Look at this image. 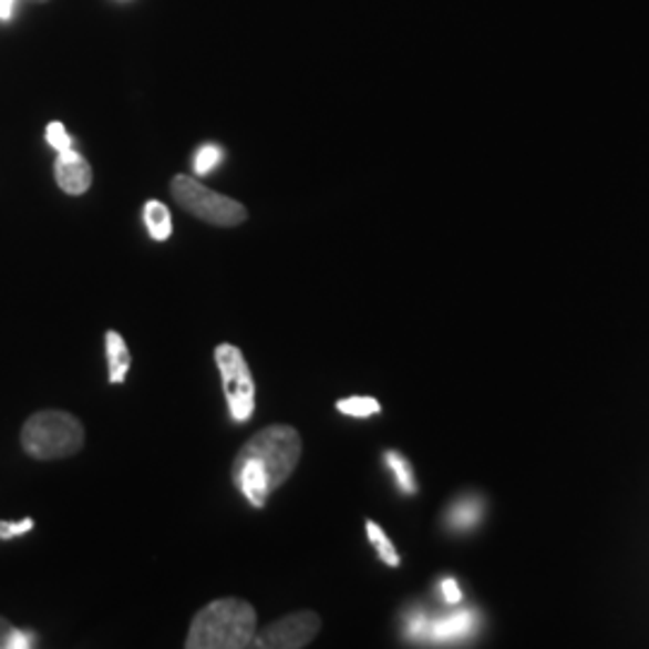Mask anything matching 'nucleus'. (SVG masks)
Listing matches in <instances>:
<instances>
[{"label":"nucleus","mask_w":649,"mask_h":649,"mask_svg":"<svg viewBox=\"0 0 649 649\" xmlns=\"http://www.w3.org/2000/svg\"><path fill=\"white\" fill-rule=\"evenodd\" d=\"M258 632V614L244 599H215L193 616L188 649H246Z\"/></svg>","instance_id":"f03ea898"},{"label":"nucleus","mask_w":649,"mask_h":649,"mask_svg":"<svg viewBox=\"0 0 649 649\" xmlns=\"http://www.w3.org/2000/svg\"><path fill=\"white\" fill-rule=\"evenodd\" d=\"M439 595L443 599V604L447 606H460L462 599H464V591L460 587V583L455 580V577H441L439 580Z\"/></svg>","instance_id":"f3484780"},{"label":"nucleus","mask_w":649,"mask_h":649,"mask_svg":"<svg viewBox=\"0 0 649 649\" xmlns=\"http://www.w3.org/2000/svg\"><path fill=\"white\" fill-rule=\"evenodd\" d=\"M47 143H49L55 152H65V150L73 147V137L68 135V131H65V125H63V123L53 121V123L47 125Z\"/></svg>","instance_id":"dca6fc26"},{"label":"nucleus","mask_w":649,"mask_h":649,"mask_svg":"<svg viewBox=\"0 0 649 649\" xmlns=\"http://www.w3.org/2000/svg\"><path fill=\"white\" fill-rule=\"evenodd\" d=\"M301 435L287 423H272L258 431L253 439L238 450L231 476L238 493L253 505L265 507L267 498L287 484V478L299 467L301 460Z\"/></svg>","instance_id":"f257e3e1"},{"label":"nucleus","mask_w":649,"mask_h":649,"mask_svg":"<svg viewBox=\"0 0 649 649\" xmlns=\"http://www.w3.org/2000/svg\"><path fill=\"white\" fill-rule=\"evenodd\" d=\"M12 630H16V626H12L8 618L0 616V649H8V642H10Z\"/></svg>","instance_id":"aec40b11"},{"label":"nucleus","mask_w":649,"mask_h":649,"mask_svg":"<svg viewBox=\"0 0 649 649\" xmlns=\"http://www.w3.org/2000/svg\"><path fill=\"white\" fill-rule=\"evenodd\" d=\"M84 445V426L73 414L61 409H44L24 421L22 447L24 453L41 460H65L78 455Z\"/></svg>","instance_id":"7ed1b4c3"},{"label":"nucleus","mask_w":649,"mask_h":649,"mask_svg":"<svg viewBox=\"0 0 649 649\" xmlns=\"http://www.w3.org/2000/svg\"><path fill=\"white\" fill-rule=\"evenodd\" d=\"M143 219H145V227L150 231V236L154 241H168L174 231V222H172V212L168 207L159 200H150L143 207Z\"/></svg>","instance_id":"9b49d317"},{"label":"nucleus","mask_w":649,"mask_h":649,"mask_svg":"<svg viewBox=\"0 0 649 649\" xmlns=\"http://www.w3.org/2000/svg\"><path fill=\"white\" fill-rule=\"evenodd\" d=\"M334 409L344 416H354V419H369L383 412V406L375 398H344L334 404Z\"/></svg>","instance_id":"4468645a"},{"label":"nucleus","mask_w":649,"mask_h":649,"mask_svg":"<svg viewBox=\"0 0 649 649\" xmlns=\"http://www.w3.org/2000/svg\"><path fill=\"white\" fill-rule=\"evenodd\" d=\"M322 620L316 611H296L275 620L265 630L256 632L253 647L260 649H301L316 640Z\"/></svg>","instance_id":"0eeeda50"},{"label":"nucleus","mask_w":649,"mask_h":649,"mask_svg":"<svg viewBox=\"0 0 649 649\" xmlns=\"http://www.w3.org/2000/svg\"><path fill=\"white\" fill-rule=\"evenodd\" d=\"M37 3H47V0H37Z\"/></svg>","instance_id":"4be33fe9"},{"label":"nucleus","mask_w":649,"mask_h":649,"mask_svg":"<svg viewBox=\"0 0 649 649\" xmlns=\"http://www.w3.org/2000/svg\"><path fill=\"white\" fill-rule=\"evenodd\" d=\"M486 505L478 496H464L447 507L445 513V525L450 532L455 534H467L482 525Z\"/></svg>","instance_id":"1a4fd4ad"},{"label":"nucleus","mask_w":649,"mask_h":649,"mask_svg":"<svg viewBox=\"0 0 649 649\" xmlns=\"http://www.w3.org/2000/svg\"><path fill=\"white\" fill-rule=\"evenodd\" d=\"M104 347H106V359H109V383L121 385L125 383L131 371V351L125 344L123 337L116 330H109L104 334Z\"/></svg>","instance_id":"9d476101"},{"label":"nucleus","mask_w":649,"mask_h":649,"mask_svg":"<svg viewBox=\"0 0 649 649\" xmlns=\"http://www.w3.org/2000/svg\"><path fill=\"white\" fill-rule=\"evenodd\" d=\"M172 195L181 209H186L195 219L212 224V227L231 229L248 219V209L241 203L234 200L229 195L215 193L212 188L203 186L197 178L186 174L174 176Z\"/></svg>","instance_id":"20e7f679"},{"label":"nucleus","mask_w":649,"mask_h":649,"mask_svg":"<svg viewBox=\"0 0 649 649\" xmlns=\"http://www.w3.org/2000/svg\"><path fill=\"white\" fill-rule=\"evenodd\" d=\"M34 529V519L24 517L20 522H3L0 519V539H16V536H22L27 532Z\"/></svg>","instance_id":"a211bd4d"},{"label":"nucleus","mask_w":649,"mask_h":649,"mask_svg":"<svg viewBox=\"0 0 649 649\" xmlns=\"http://www.w3.org/2000/svg\"><path fill=\"white\" fill-rule=\"evenodd\" d=\"M16 6H18V0H0V22H8L12 18Z\"/></svg>","instance_id":"412c9836"},{"label":"nucleus","mask_w":649,"mask_h":649,"mask_svg":"<svg viewBox=\"0 0 649 649\" xmlns=\"http://www.w3.org/2000/svg\"><path fill=\"white\" fill-rule=\"evenodd\" d=\"M224 162V150L219 145H203L200 150L195 152V159H193V168L197 176H207L215 172V168Z\"/></svg>","instance_id":"2eb2a0df"},{"label":"nucleus","mask_w":649,"mask_h":649,"mask_svg":"<svg viewBox=\"0 0 649 649\" xmlns=\"http://www.w3.org/2000/svg\"><path fill=\"white\" fill-rule=\"evenodd\" d=\"M55 183L65 195H84L92 188V166L73 147L59 152V159L53 164Z\"/></svg>","instance_id":"6e6552de"},{"label":"nucleus","mask_w":649,"mask_h":649,"mask_svg":"<svg viewBox=\"0 0 649 649\" xmlns=\"http://www.w3.org/2000/svg\"><path fill=\"white\" fill-rule=\"evenodd\" d=\"M365 534H369V542L373 544L378 558L385 563V566L390 568H400L402 566V558L398 554V548H394V544L390 542V536L385 534V529L378 525V522L369 519L365 522Z\"/></svg>","instance_id":"ddd939ff"},{"label":"nucleus","mask_w":649,"mask_h":649,"mask_svg":"<svg viewBox=\"0 0 649 649\" xmlns=\"http://www.w3.org/2000/svg\"><path fill=\"white\" fill-rule=\"evenodd\" d=\"M383 460H385V467L390 470V474L394 478V484H398V488L404 493V496H416L419 486H416L414 467L409 464V460L402 453H398V450H388Z\"/></svg>","instance_id":"f8f14e48"},{"label":"nucleus","mask_w":649,"mask_h":649,"mask_svg":"<svg viewBox=\"0 0 649 649\" xmlns=\"http://www.w3.org/2000/svg\"><path fill=\"white\" fill-rule=\"evenodd\" d=\"M215 361L231 419L236 423L250 421L256 414V380H253L244 351L234 344H219L215 349Z\"/></svg>","instance_id":"39448f33"},{"label":"nucleus","mask_w":649,"mask_h":649,"mask_svg":"<svg viewBox=\"0 0 649 649\" xmlns=\"http://www.w3.org/2000/svg\"><path fill=\"white\" fill-rule=\"evenodd\" d=\"M34 647V635L32 632H24V630H12L10 635V642L8 649H30Z\"/></svg>","instance_id":"6ab92c4d"},{"label":"nucleus","mask_w":649,"mask_h":649,"mask_svg":"<svg viewBox=\"0 0 649 649\" xmlns=\"http://www.w3.org/2000/svg\"><path fill=\"white\" fill-rule=\"evenodd\" d=\"M482 628V616L476 609H455L441 616L414 611L406 618V638L433 645H453L472 640Z\"/></svg>","instance_id":"423d86ee"}]
</instances>
